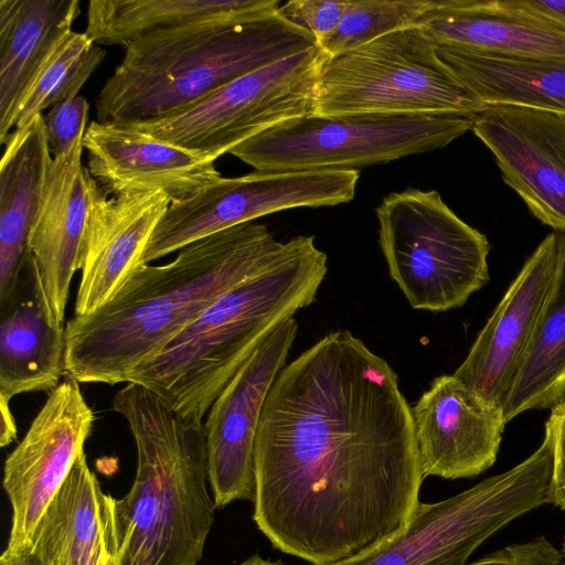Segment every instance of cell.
I'll return each instance as SVG.
<instances>
[{"label":"cell","instance_id":"603a6c76","mask_svg":"<svg viewBox=\"0 0 565 565\" xmlns=\"http://www.w3.org/2000/svg\"><path fill=\"white\" fill-rule=\"evenodd\" d=\"M44 116L14 128L0 163V301L13 290L29 258V237L49 166Z\"/></svg>","mask_w":565,"mask_h":565},{"label":"cell","instance_id":"d590c367","mask_svg":"<svg viewBox=\"0 0 565 565\" xmlns=\"http://www.w3.org/2000/svg\"><path fill=\"white\" fill-rule=\"evenodd\" d=\"M530 4L548 14L553 18H556L565 23V0L563 1H540V0H529Z\"/></svg>","mask_w":565,"mask_h":565},{"label":"cell","instance_id":"5b68a950","mask_svg":"<svg viewBox=\"0 0 565 565\" xmlns=\"http://www.w3.org/2000/svg\"><path fill=\"white\" fill-rule=\"evenodd\" d=\"M113 408L137 449L131 488L113 501L118 565H198L216 509L206 486L204 425L131 382L115 394Z\"/></svg>","mask_w":565,"mask_h":565},{"label":"cell","instance_id":"52a82bcc","mask_svg":"<svg viewBox=\"0 0 565 565\" xmlns=\"http://www.w3.org/2000/svg\"><path fill=\"white\" fill-rule=\"evenodd\" d=\"M486 105L437 56L418 25L328 56L311 114H478Z\"/></svg>","mask_w":565,"mask_h":565},{"label":"cell","instance_id":"8fae6325","mask_svg":"<svg viewBox=\"0 0 565 565\" xmlns=\"http://www.w3.org/2000/svg\"><path fill=\"white\" fill-rule=\"evenodd\" d=\"M359 170L258 172L220 178L193 198L171 203L143 255L150 264L216 232L294 207L353 200Z\"/></svg>","mask_w":565,"mask_h":565},{"label":"cell","instance_id":"4316f807","mask_svg":"<svg viewBox=\"0 0 565 565\" xmlns=\"http://www.w3.org/2000/svg\"><path fill=\"white\" fill-rule=\"evenodd\" d=\"M564 401L565 258L501 408L508 423L526 411L552 409Z\"/></svg>","mask_w":565,"mask_h":565},{"label":"cell","instance_id":"7c38bea8","mask_svg":"<svg viewBox=\"0 0 565 565\" xmlns=\"http://www.w3.org/2000/svg\"><path fill=\"white\" fill-rule=\"evenodd\" d=\"M95 415L79 382L66 374L50 392L26 434L7 457L3 489L12 507V524L4 551H30L35 529L84 452Z\"/></svg>","mask_w":565,"mask_h":565},{"label":"cell","instance_id":"ba28073f","mask_svg":"<svg viewBox=\"0 0 565 565\" xmlns=\"http://www.w3.org/2000/svg\"><path fill=\"white\" fill-rule=\"evenodd\" d=\"M391 278L415 309L461 307L489 281V242L435 191L406 189L376 207Z\"/></svg>","mask_w":565,"mask_h":565},{"label":"cell","instance_id":"836d02e7","mask_svg":"<svg viewBox=\"0 0 565 565\" xmlns=\"http://www.w3.org/2000/svg\"><path fill=\"white\" fill-rule=\"evenodd\" d=\"M18 434L17 423L10 408V398L0 395V446L10 445Z\"/></svg>","mask_w":565,"mask_h":565},{"label":"cell","instance_id":"f1b7e54d","mask_svg":"<svg viewBox=\"0 0 565 565\" xmlns=\"http://www.w3.org/2000/svg\"><path fill=\"white\" fill-rule=\"evenodd\" d=\"M433 3L434 0H350L338 25L317 45L328 56L348 52L387 33L417 25Z\"/></svg>","mask_w":565,"mask_h":565},{"label":"cell","instance_id":"9a60e30c","mask_svg":"<svg viewBox=\"0 0 565 565\" xmlns=\"http://www.w3.org/2000/svg\"><path fill=\"white\" fill-rule=\"evenodd\" d=\"M471 130L531 213L565 233V116L493 105L476 114Z\"/></svg>","mask_w":565,"mask_h":565},{"label":"cell","instance_id":"2e32d148","mask_svg":"<svg viewBox=\"0 0 565 565\" xmlns=\"http://www.w3.org/2000/svg\"><path fill=\"white\" fill-rule=\"evenodd\" d=\"M412 416L424 478H470L494 463L507 424L502 408L454 374L436 377Z\"/></svg>","mask_w":565,"mask_h":565},{"label":"cell","instance_id":"8d00e7d4","mask_svg":"<svg viewBox=\"0 0 565 565\" xmlns=\"http://www.w3.org/2000/svg\"><path fill=\"white\" fill-rule=\"evenodd\" d=\"M236 565H285L282 562H273L254 554Z\"/></svg>","mask_w":565,"mask_h":565},{"label":"cell","instance_id":"ffe728a7","mask_svg":"<svg viewBox=\"0 0 565 565\" xmlns=\"http://www.w3.org/2000/svg\"><path fill=\"white\" fill-rule=\"evenodd\" d=\"M417 25L435 45L505 56H565V23L529 0H434Z\"/></svg>","mask_w":565,"mask_h":565},{"label":"cell","instance_id":"e0dca14e","mask_svg":"<svg viewBox=\"0 0 565 565\" xmlns=\"http://www.w3.org/2000/svg\"><path fill=\"white\" fill-rule=\"evenodd\" d=\"M107 195L93 178L74 306L77 317L104 306L145 265L149 241L171 204L162 191Z\"/></svg>","mask_w":565,"mask_h":565},{"label":"cell","instance_id":"7402d4cb","mask_svg":"<svg viewBox=\"0 0 565 565\" xmlns=\"http://www.w3.org/2000/svg\"><path fill=\"white\" fill-rule=\"evenodd\" d=\"M113 501L83 452L42 515L30 552L42 565H118Z\"/></svg>","mask_w":565,"mask_h":565},{"label":"cell","instance_id":"d6986e66","mask_svg":"<svg viewBox=\"0 0 565 565\" xmlns=\"http://www.w3.org/2000/svg\"><path fill=\"white\" fill-rule=\"evenodd\" d=\"M83 138L53 157L29 237L53 321L64 326L72 278L79 269L83 236L89 211L93 177L82 163Z\"/></svg>","mask_w":565,"mask_h":565},{"label":"cell","instance_id":"277c9868","mask_svg":"<svg viewBox=\"0 0 565 565\" xmlns=\"http://www.w3.org/2000/svg\"><path fill=\"white\" fill-rule=\"evenodd\" d=\"M317 45L315 35L278 9L237 22L158 29L129 42L98 93V122L131 126L159 120L225 84Z\"/></svg>","mask_w":565,"mask_h":565},{"label":"cell","instance_id":"9c48e42d","mask_svg":"<svg viewBox=\"0 0 565 565\" xmlns=\"http://www.w3.org/2000/svg\"><path fill=\"white\" fill-rule=\"evenodd\" d=\"M553 436L524 461L448 499L419 502L407 527L376 550L337 565H467L491 535L550 503Z\"/></svg>","mask_w":565,"mask_h":565},{"label":"cell","instance_id":"4fadbf2b","mask_svg":"<svg viewBox=\"0 0 565 565\" xmlns=\"http://www.w3.org/2000/svg\"><path fill=\"white\" fill-rule=\"evenodd\" d=\"M294 317L277 326L218 394L204 422L207 478L216 509L254 501V448L267 394L297 335Z\"/></svg>","mask_w":565,"mask_h":565},{"label":"cell","instance_id":"d6a6232c","mask_svg":"<svg viewBox=\"0 0 565 565\" xmlns=\"http://www.w3.org/2000/svg\"><path fill=\"white\" fill-rule=\"evenodd\" d=\"M551 411L545 423L552 431L554 446L550 503L565 511V401Z\"/></svg>","mask_w":565,"mask_h":565},{"label":"cell","instance_id":"cb8c5ba5","mask_svg":"<svg viewBox=\"0 0 565 565\" xmlns=\"http://www.w3.org/2000/svg\"><path fill=\"white\" fill-rule=\"evenodd\" d=\"M79 13V0H0L1 145L22 97Z\"/></svg>","mask_w":565,"mask_h":565},{"label":"cell","instance_id":"f546056e","mask_svg":"<svg viewBox=\"0 0 565 565\" xmlns=\"http://www.w3.org/2000/svg\"><path fill=\"white\" fill-rule=\"evenodd\" d=\"M89 104L77 95L50 109L44 116L47 145L54 157L67 152L87 129Z\"/></svg>","mask_w":565,"mask_h":565},{"label":"cell","instance_id":"8992f818","mask_svg":"<svg viewBox=\"0 0 565 565\" xmlns=\"http://www.w3.org/2000/svg\"><path fill=\"white\" fill-rule=\"evenodd\" d=\"M476 114H307L276 124L230 153L258 172L358 170L440 149Z\"/></svg>","mask_w":565,"mask_h":565},{"label":"cell","instance_id":"1f68e13d","mask_svg":"<svg viewBox=\"0 0 565 565\" xmlns=\"http://www.w3.org/2000/svg\"><path fill=\"white\" fill-rule=\"evenodd\" d=\"M467 565H563L562 553L544 536L511 544Z\"/></svg>","mask_w":565,"mask_h":565},{"label":"cell","instance_id":"7a4b0ae2","mask_svg":"<svg viewBox=\"0 0 565 565\" xmlns=\"http://www.w3.org/2000/svg\"><path fill=\"white\" fill-rule=\"evenodd\" d=\"M264 224L248 222L198 239L163 265L139 267L104 306L65 324V370L79 383H126L221 295L281 250Z\"/></svg>","mask_w":565,"mask_h":565},{"label":"cell","instance_id":"74e56055","mask_svg":"<svg viewBox=\"0 0 565 565\" xmlns=\"http://www.w3.org/2000/svg\"><path fill=\"white\" fill-rule=\"evenodd\" d=\"M562 556H563V565H565V541H564V544H563Z\"/></svg>","mask_w":565,"mask_h":565},{"label":"cell","instance_id":"e575fe53","mask_svg":"<svg viewBox=\"0 0 565 565\" xmlns=\"http://www.w3.org/2000/svg\"><path fill=\"white\" fill-rule=\"evenodd\" d=\"M0 565H42L30 551L10 553L3 551L0 556Z\"/></svg>","mask_w":565,"mask_h":565},{"label":"cell","instance_id":"6da1fadb","mask_svg":"<svg viewBox=\"0 0 565 565\" xmlns=\"http://www.w3.org/2000/svg\"><path fill=\"white\" fill-rule=\"evenodd\" d=\"M254 460L255 524L312 565L354 559L401 534L425 479L397 374L347 330L279 372Z\"/></svg>","mask_w":565,"mask_h":565},{"label":"cell","instance_id":"3957f363","mask_svg":"<svg viewBox=\"0 0 565 565\" xmlns=\"http://www.w3.org/2000/svg\"><path fill=\"white\" fill-rule=\"evenodd\" d=\"M327 262L312 235L285 242L266 266L130 371L126 383L150 390L182 419L204 424L218 394L267 335L315 301Z\"/></svg>","mask_w":565,"mask_h":565},{"label":"cell","instance_id":"30bf717a","mask_svg":"<svg viewBox=\"0 0 565 565\" xmlns=\"http://www.w3.org/2000/svg\"><path fill=\"white\" fill-rule=\"evenodd\" d=\"M327 57L316 45L237 77L174 115L128 127L215 161L276 124L311 114Z\"/></svg>","mask_w":565,"mask_h":565},{"label":"cell","instance_id":"d4e9b609","mask_svg":"<svg viewBox=\"0 0 565 565\" xmlns=\"http://www.w3.org/2000/svg\"><path fill=\"white\" fill-rule=\"evenodd\" d=\"M439 60L486 105L565 116V56L523 57L436 45Z\"/></svg>","mask_w":565,"mask_h":565},{"label":"cell","instance_id":"44dd1931","mask_svg":"<svg viewBox=\"0 0 565 565\" xmlns=\"http://www.w3.org/2000/svg\"><path fill=\"white\" fill-rule=\"evenodd\" d=\"M0 307V395L54 390L66 374L65 326L51 317L31 254Z\"/></svg>","mask_w":565,"mask_h":565},{"label":"cell","instance_id":"484cf974","mask_svg":"<svg viewBox=\"0 0 565 565\" xmlns=\"http://www.w3.org/2000/svg\"><path fill=\"white\" fill-rule=\"evenodd\" d=\"M280 6V0H90L85 32L98 45L124 46L153 30L245 21Z\"/></svg>","mask_w":565,"mask_h":565},{"label":"cell","instance_id":"5bb4252c","mask_svg":"<svg viewBox=\"0 0 565 565\" xmlns=\"http://www.w3.org/2000/svg\"><path fill=\"white\" fill-rule=\"evenodd\" d=\"M564 258L565 234L554 231L526 259L456 370L454 375L487 402L501 406Z\"/></svg>","mask_w":565,"mask_h":565},{"label":"cell","instance_id":"83f0119b","mask_svg":"<svg viewBox=\"0 0 565 565\" xmlns=\"http://www.w3.org/2000/svg\"><path fill=\"white\" fill-rule=\"evenodd\" d=\"M105 55L106 51L86 32H67L54 46L22 97L13 127L20 128L44 109L77 96Z\"/></svg>","mask_w":565,"mask_h":565},{"label":"cell","instance_id":"4dcf8cb0","mask_svg":"<svg viewBox=\"0 0 565 565\" xmlns=\"http://www.w3.org/2000/svg\"><path fill=\"white\" fill-rule=\"evenodd\" d=\"M349 1L291 0L281 4L278 12L292 24L310 31L318 42L338 25Z\"/></svg>","mask_w":565,"mask_h":565},{"label":"cell","instance_id":"ac0fdd59","mask_svg":"<svg viewBox=\"0 0 565 565\" xmlns=\"http://www.w3.org/2000/svg\"><path fill=\"white\" fill-rule=\"evenodd\" d=\"M83 146L89 174L114 196L162 191L178 203L222 178L213 159L128 126L92 121Z\"/></svg>","mask_w":565,"mask_h":565}]
</instances>
